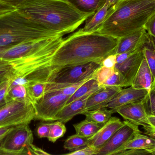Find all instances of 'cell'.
I'll use <instances>...</instances> for the list:
<instances>
[{
  "label": "cell",
  "mask_w": 155,
  "mask_h": 155,
  "mask_svg": "<svg viewBox=\"0 0 155 155\" xmlns=\"http://www.w3.org/2000/svg\"><path fill=\"white\" fill-rule=\"evenodd\" d=\"M120 38L96 31L83 32L81 28L68 37L55 52L49 62L38 71L29 75L31 83H46L61 69L90 62L101 63L107 56L115 54Z\"/></svg>",
  "instance_id": "1"
},
{
  "label": "cell",
  "mask_w": 155,
  "mask_h": 155,
  "mask_svg": "<svg viewBox=\"0 0 155 155\" xmlns=\"http://www.w3.org/2000/svg\"><path fill=\"white\" fill-rule=\"evenodd\" d=\"M16 10L34 22L64 36L94 14L81 11L70 0H28Z\"/></svg>",
  "instance_id": "2"
},
{
  "label": "cell",
  "mask_w": 155,
  "mask_h": 155,
  "mask_svg": "<svg viewBox=\"0 0 155 155\" xmlns=\"http://www.w3.org/2000/svg\"><path fill=\"white\" fill-rule=\"evenodd\" d=\"M155 14L153 0H119L109 8L104 20L95 31L122 38L144 28Z\"/></svg>",
  "instance_id": "3"
},
{
  "label": "cell",
  "mask_w": 155,
  "mask_h": 155,
  "mask_svg": "<svg viewBox=\"0 0 155 155\" xmlns=\"http://www.w3.org/2000/svg\"><path fill=\"white\" fill-rule=\"evenodd\" d=\"M64 36L34 22L17 10L0 15V47Z\"/></svg>",
  "instance_id": "4"
},
{
  "label": "cell",
  "mask_w": 155,
  "mask_h": 155,
  "mask_svg": "<svg viewBox=\"0 0 155 155\" xmlns=\"http://www.w3.org/2000/svg\"><path fill=\"white\" fill-rule=\"evenodd\" d=\"M101 66V63L90 62L64 67L51 76L45 83V93L93 78L95 72Z\"/></svg>",
  "instance_id": "5"
},
{
  "label": "cell",
  "mask_w": 155,
  "mask_h": 155,
  "mask_svg": "<svg viewBox=\"0 0 155 155\" xmlns=\"http://www.w3.org/2000/svg\"><path fill=\"white\" fill-rule=\"evenodd\" d=\"M34 105L29 102L12 100L0 109V128L29 125L35 119Z\"/></svg>",
  "instance_id": "6"
},
{
  "label": "cell",
  "mask_w": 155,
  "mask_h": 155,
  "mask_svg": "<svg viewBox=\"0 0 155 155\" xmlns=\"http://www.w3.org/2000/svg\"><path fill=\"white\" fill-rule=\"evenodd\" d=\"M33 141L28 125H21L13 127L0 142V146L11 155H28V148Z\"/></svg>",
  "instance_id": "7"
},
{
  "label": "cell",
  "mask_w": 155,
  "mask_h": 155,
  "mask_svg": "<svg viewBox=\"0 0 155 155\" xmlns=\"http://www.w3.org/2000/svg\"><path fill=\"white\" fill-rule=\"evenodd\" d=\"M70 96L58 90L45 93L34 104L35 119L45 122L54 121L56 115L65 106Z\"/></svg>",
  "instance_id": "8"
},
{
  "label": "cell",
  "mask_w": 155,
  "mask_h": 155,
  "mask_svg": "<svg viewBox=\"0 0 155 155\" xmlns=\"http://www.w3.org/2000/svg\"><path fill=\"white\" fill-rule=\"evenodd\" d=\"M140 132L138 126L126 120L124 125L115 132L99 150L97 155H115L137 133Z\"/></svg>",
  "instance_id": "9"
},
{
  "label": "cell",
  "mask_w": 155,
  "mask_h": 155,
  "mask_svg": "<svg viewBox=\"0 0 155 155\" xmlns=\"http://www.w3.org/2000/svg\"><path fill=\"white\" fill-rule=\"evenodd\" d=\"M146 102L127 104L117 108L114 112L118 113L125 120L138 126H142L147 133L152 127L147 118L148 114L145 104Z\"/></svg>",
  "instance_id": "10"
},
{
  "label": "cell",
  "mask_w": 155,
  "mask_h": 155,
  "mask_svg": "<svg viewBox=\"0 0 155 155\" xmlns=\"http://www.w3.org/2000/svg\"><path fill=\"white\" fill-rule=\"evenodd\" d=\"M149 93L145 89H136L132 86L123 89L118 93L107 105L106 107L114 111L127 104L146 101Z\"/></svg>",
  "instance_id": "11"
},
{
  "label": "cell",
  "mask_w": 155,
  "mask_h": 155,
  "mask_svg": "<svg viewBox=\"0 0 155 155\" xmlns=\"http://www.w3.org/2000/svg\"><path fill=\"white\" fill-rule=\"evenodd\" d=\"M151 38L145 28L138 30L127 36L120 38L115 54L130 52H135L143 49L149 43Z\"/></svg>",
  "instance_id": "12"
},
{
  "label": "cell",
  "mask_w": 155,
  "mask_h": 155,
  "mask_svg": "<svg viewBox=\"0 0 155 155\" xmlns=\"http://www.w3.org/2000/svg\"><path fill=\"white\" fill-rule=\"evenodd\" d=\"M124 124L117 117H111L108 122L103 125L98 131L88 138V146L99 150L110 139L113 135Z\"/></svg>",
  "instance_id": "13"
},
{
  "label": "cell",
  "mask_w": 155,
  "mask_h": 155,
  "mask_svg": "<svg viewBox=\"0 0 155 155\" xmlns=\"http://www.w3.org/2000/svg\"><path fill=\"white\" fill-rule=\"evenodd\" d=\"M122 89V87L117 86H102L87 98L83 114L87 111L106 107L108 103Z\"/></svg>",
  "instance_id": "14"
},
{
  "label": "cell",
  "mask_w": 155,
  "mask_h": 155,
  "mask_svg": "<svg viewBox=\"0 0 155 155\" xmlns=\"http://www.w3.org/2000/svg\"><path fill=\"white\" fill-rule=\"evenodd\" d=\"M144 57L143 48L131 54L122 62L116 64L115 69L123 76L129 86L132 85Z\"/></svg>",
  "instance_id": "15"
},
{
  "label": "cell",
  "mask_w": 155,
  "mask_h": 155,
  "mask_svg": "<svg viewBox=\"0 0 155 155\" xmlns=\"http://www.w3.org/2000/svg\"><path fill=\"white\" fill-rule=\"evenodd\" d=\"M46 40L25 42L10 46L3 53L1 59L9 63L21 59L41 45Z\"/></svg>",
  "instance_id": "16"
},
{
  "label": "cell",
  "mask_w": 155,
  "mask_h": 155,
  "mask_svg": "<svg viewBox=\"0 0 155 155\" xmlns=\"http://www.w3.org/2000/svg\"><path fill=\"white\" fill-rule=\"evenodd\" d=\"M91 94H88L64 106L56 115L54 121H59L65 123L77 115L83 114L87 98Z\"/></svg>",
  "instance_id": "17"
},
{
  "label": "cell",
  "mask_w": 155,
  "mask_h": 155,
  "mask_svg": "<svg viewBox=\"0 0 155 155\" xmlns=\"http://www.w3.org/2000/svg\"><path fill=\"white\" fill-rule=\"evenodd\" d=\"M153 78L146 59L144 57L131 86L136 89H145L150 93Z\"/></svg>",
  "instance_id": "18"
},
{
  "label": "cell",
  "mask_w": 155,
  "mask_h": 155,
  "mask_svg": "<svg viewBox=\"0 0 155 155\" xmlns=\"http://www.w3.org/2000/svg\"><path fill=\"white\" fill-rule=\"evenodd\" d=\"M141 133H137L121 147L115 155L120 151L129 149H143L150 152L151 155H153L155 151V139L148 136L142 134Z\"/></svg>",
  "instance_id": "19"
},
{
  "label": "cell",
  "mask_w": 155,
  "mask_h": 155,
  "mask_svg": "<svg viewBox=\"0 0 155 155\" xmlns=\"http://www.w3.org/2000/svg\"><path fill=\"white\" fill-rule=\"evenodd\" d=\"M110 7L109 2L108 0H106L104 5L96 12L91 19H88L86 21L85 25L84 27L81 28V30L84 32L95 31L104 20Z\"/></svg>",
  "instance_id": "20"
},
{
  "label": "cell",
  "mask_w": 155,
  "mask_h": 155,
  "mask_svg": "<svg viewBox=\"0 0 155 155\" xmlns=\"http://www.w3.org/2000/svg\"><path fill=\"white\" fill-rule=\"evenodd\" d=\"M102 86H103L99 83L95 79L93 78H90L81 85L78 88L76 92L70 96L65 106L81 98L82 96H84L88 94L93 93Z\"/></svg>",
  "instance_id": "21"
},
{
  "label": "cell",
  "mask_w": 155,
  "mask_h": 155,
  "mask_svg": "<svg viewBox=\"0 0 155 155\" xmlns=\"http://www.w3.org/2000/svg\"><path fill=\"white\" fill-rule=\"evenodd\" d=\"M114 113L113 110L105 107L87 111L83 115L86 120L103 125L109 121Z\"/></svg>",
  "instance_id": "22"
},
{
  "label": "cell",
  "mask_w": 155,
  "mask_h": 155,
  "mask_svg": "<svg viewBox=\"0 0 155 155\" xmlns=\"http://www.w3.org/2000/svg\"><path fill=\"white\" fill-rule=\"evenodd\" d=\"M103 125L85 119L78 123L75 124L73 126L76 134L89 138L94 136Z\"/></svg>",
  "instance_id": "23"
},
{
  "label": "cell",
  "mask_w": 155,
  "mask_h": 155,
  "mask_svg": "<svg viewBox=\"0 0 155 155\" xmlns=\"http://www.w3.org/2000/svg\"><path fill=\"white\" fill-rule=\"evenodd\" d=\"M30 102L34 104L44 95L46 89V83L35 82L25 85Z\"/></svg>",
  "instance_id": "24"
},
{
  "label": "cell",
  "mask_w": 155,
  "mask_h": 155,
  "mask_svg": "<svg viewBox=\"0 0 155 155\" xmlns=\"http://www.w3.org/2000/svg\"><path fill=\"white\" fill-rule=\"evenodd\" d=\"M83 12L95 13L102 7L106 0H70Z\"/></svg>",
  "instance_id": "25"
},
{
  "label": "cell",
  "mask_w": 155,
  "mask_h": 155,
  "mask_svg": "<svg viewBox=\"0 0 155 155\" xmlns=\"http://www.w3.org/2000/svg\"><path fill=\"white\" fill-rule=\"evenodd\" d=\"M88 146V138L77 134L69 136L64 143V147L70 152L76 151Z\"/></svg>",
  "instance_id": "26"
},
{
  "label": "cell",
  "mask_w": 155,
  "mask_h": 155,
  "mask_svg": "<svg viewBox=\"0 0 155 155\" xmlns=\"http://www.w3.org/2000/svg\"><path fill=\"white\" fill-rule=\"evenodd\" d=\"M66 126L64 123L59 121L51 123L50 132L48 136V140L51 143H54L61 138L66 132Z\"/></svg>",
  "instance_id": "27"
},
{
  "label": "cell",
  "mask_w": 155,
  "mask_h": 155,
  "mask_svg": "<svg viewBox=\"0 0 155 155\" xmlns=\"http://www.w3.org/2000/svg\"><path fill=\"white\" fill-rule=\"evenodd\" d=\"M8 97L10 101L21 100L30 102L26 86L23 85H17L10 88L8 90Z\"/></svg>",
  "instance_id": "28"
},
{
  "label": "cell",
  "mask_w": 155,
  "mask_h": 155,
  "mask_svg": "<svg viewBox=\"0 0 155 155\" xmlns=\"http://www.w3.org/2000/svg\"><path fill=\"white\" fill-rule=\"evenodd\" d=\"M103 86H117L123 87L129 86L123 76L115 69L114 72L103 83Z\"/></svg>",
  "instance_id": "29"
},
{
  "label": "cell",
  "mask_w": 155,
  "mask_h": 155,
  "mask_svg": "<svg viewBox=\"0 0 155 155\" xmlns=\"http://www.w3.org/2000/svg\"><path fill=\"white\" fill-rule=\"evenodd\" d=\"M13 77L5 78L0 82V109L11 101L8 99V92Z\"/></svg>",
  "instance_id": "30"
},
{
  "label": "cell",
  "mask_w": 155,
  "mask_h": 155,
  "mask_svg": "<svg viewBox=\"0 0 155 155\" xmlns=\"http://www.w3.org/2000/svg\"><path fill=\"white\" fill-rule=\"evenodd\" d=\"M143 52L153 78V85L155 83V49L145 45L143 48Z\"/></svg>",
  "instance_id": "31"
},
{
  "label": "cell",
  "mask_w": 155,
  "mask_h": 155,
  "mask_svg": "<svg viewBox=\"0 0 155 155\" xmlns=\"http://www.w3.org/2000/svg\"><path fill=\"white\" fill-rule=\"evenodd\" d=\"M115 68H108L105 66H100L93 75V78L95 79L100 84L103 83L114 72Z\"/></svg>",
  "instance_id": "32"
},
{
  "label": "cell",
  "mask_w": 155,
  "mask_h": 155,
  "mask_svg": "<svg viewBox=\"0 0 155 155\" xmlns=\"http://www.w3.org/2000/svg\"><path fill=\"white\" fill-rule=\"evenodd\" d=\"M14 70L11 64L6 61L0 60V82L4 79L13 77Z\"/></svg>",
  "instance_id": "33"
},
{
  "label": "cell",
  "mask_w": 155,
  "mask_h": 155,
  "mask_svg": "<svg viewBox=\"0 0 155 155\" xmlns=\"http://www.w3.org/2000/svg\"><path fill=\"white\" fill-rule=\"evenodd\" d=\"M145 104L148 114L155 116V91L153 89H151Z\"/></svg>",
  "instance_id": "34"
},
{
  "label": "cell",
  "mask_w": 155,
  "mask_h": 155,
  "mask_svg": "<svg viewBox=\"0 0 155 155\" xmlns=\"http://www.w3.org/2000/svg\"><path fill=\"white\" fill-rule=\"evenodd\" d=\"M99 150L90 146H87L76 151L66 154L68 155H97Z\"/></svg>",
  "instance_id": "35"
},
{
  "label": "cell",
  "mask_w": 155,
  "mask_h": 155,
  "mask_svg": "<svg viewBox=\"0 0 155 155\" xmlns=\"http://www.w3.org/2000/svg\"><path fill=\"white\" fill-rule=\"evenodd\" d=\"M51 123H43L38 126L36 133L40 138H47L49 136Z\"/></svg>",
  "instance_id": "36"
},
{
  "label": "cell",
  "mask_w": 155,
  "mask_h": 155,
  "mask_svg": "<svg viewBox=\"0 0 155 155\" xmlns=\"http://www.w3.org/2000/svg\"><path fill=\"white\" fill-rule=\"evenodd\" d=\"M151 40L155 41V14L147 23L144 26Z\"/></svg>",
  "instance_id": "37"
},
{
  "label": "cell",
  "mask_w": 155,
  "mask_h": 155,
  "mask_svg": "<svg viewBox=\"0 0 155 155\" xmlns=\"http://www.w3.org/2000/svg\"><path fill=\"white\" fill-rule=\"evenodd\" d=\"M87 80H84V81H82V82H80V83L73 84L68 86H65V87H63V88H61V89L57 90L61 91V92L62 93L64 94L71 96L72 95L76 92L78 88L81 85L83 84L84 82H85L86 81H87Z\"/></svg>",
  "instance_id": "38"
},
{
  "label": "cell",
  "mask_w": 155,
  "mask_h": 155,
  "mask_svg": "<svg viewBox=\"0 0 155 155\" xmlns=\"http://www.w3.org/2000/svg\"><path fill=\"white\" fill-rule=\"evenodd\" d=\"M151 155V153L143 149H129L118 152L115 155Z\"/></svg>",
  "instance_id": "39"
},
{
  "label": "cell",
  "mask_w": 155,
  "mask_h": 155,
  "mask_svg": "<svg viewBox=\"0 0 155 155\" xmlns=\"http://www.w3.org/2000/svg\"><path fill=\"white\" fill-rule=\"evenodd\" d=\"M116 54H111L107 56L102 62V66L108 68H114L116 64Z\"/></svg>",
  "instance_id": "40"
},
{
  "label": "cell",
  "mask_w": 155,
  "mask_h": 155,
  "mask_svg": "<svg viewBox=\"0 0 155 155\" xmlns=\"http://www.w3.org/2000/svg\"><path fill=\"white\" fill-rule=\"evenodd\" d=\"M28 155H48L50 154L32 144L28 148Z\"/></svg>",
  "instance_id": "41"
},
{
  "label": "cell",
  "mask_w": 155,
  "mask_h": 155,
  "mask_svg": "<svg viewBox=\"0 0 155 155\" xmlns=\"http://www.w3.org/2000/svg\"><path fill=\"white\" fill-rule=\"evenodd\" d=\"M28 0H0V2L17 9Z\"/></svg>",
  "instance_id": "42"
},
{
  "label": "cell",
  "mask_w": 155,
  "mask_h": 155,
  "mask_svg": "<svg viewBox=\"0 0 155 155\" xmlns=\"http://www.w3.org/2000/svg\"><path fill=\"white\" fill-rule=\"evenodd\" d=\"M15 10V8L0 2V15Z\"/></svg>",
  "instance_id": "43"
},
{
  "label": "cell",
  "mask_w": 155,
  "mask_h": 155,
  "mask_svg": "<svg viewBox=\"0 0 155 155\" xmlns=\"http://www.w3.org/2000/svg\"><path fill=\"white\" fill-rule=\"evenodd\" d=\"M136 52V51H135V52H127L116 54V63H120L124 62L126 59H127L131 54H132L134 53V52Z\"/></svg>",
  "instance_id": "44"
},
{
  "label": "cell",
  "mask_w": 155,
  "mask_h": 155,
  "mask_svg": "<svg viewBox=\"0 0 155 155\" xmlns=\"http://www.w3.org/2000/svg\"><path fill=\"white\" fill-rule=\"evenodd\" d=\"M13 127H3L0 128V142L4 138L5 136L13 129Z\"/></svg>",
  "instance_id": "45"
},
{
  "label": "cell",
  "mask_w": 155,
  "mask_h": 155,
  "mask_svg": "<svg viewBox=\"0 0 155 155\" xmlns=\"http://www.w3.org/2000/svg\"><path fill=\"white\" fill-rule=\"evenodd\" d=\"M147 118H148V120L149 121L150 125L153 128H155V116L148 115Z\"/></svg>",
  "instance_id": "46"
},
{
  "label": "cell",
  "mask_w": 155,
  "mask_h": 155,
  "mask_svg": "<svg viewBox=\"0 0 155 155\" xmlns=\"http://www.w3.org/2000/svg\"><path fill=\"white\" fill-rule=\"evenodd\" d=\"M146 134L148 136L153 137V138L155 139V128L152 127V128L150 129V131L147 132V133Z\"/></svg>",
  "instance_id": "47"
},
{
  "label": "cell",
  "mask_w": 155,
  "mask_h": 155,
  "mask_svg": "<svg viewBox=\"0 0 155 155\" xmlns=\"http://www.w3.org/2000/svg\"><path fill=\"white\" fill-rule=\"evenodd\" d=\"M10 46H6V47H0V60H1V56L3 53Z\"/></svg>",
  "instance_id": "48"
},
{
  "label": "cell",
  "mask_w": 155,
  "mask_h": 155,
  "mask_svg": "<svg viewBox=\"0 0 155 155\" xmlns=\"http://www.w3.org/2000/svg\"><path fill=\"white\" fill-rule=\"evenodd\" d=\"M119 0H108V2H109V4L110 5V7L112 5H114Z\"/></svg>",
  "instance_id": "49"
},
{
  "label": "cell",
  "mask_w": 155,
  "mask_h": 155,
  "mask_svg": "<svg viewBox=\"0 0 155 155\" xmlns=\"http://www.w3.org/2000/svg\"><path fill=\"white\" fill-rule=\"evenodd\" d=\"M152 89H153L155 91V83L153 85V86H152Z\"/></svg>",
  "instance_id": "50"
},
{
  "label": "cell",
  "mask_w": 155,
  "mask_h": 155,
  "mask_svg": "<svg viewBox=\"0 0 155 155\" xmlns=\"http://www.w3.org/2000/svg\"><path fill=\"white\" fill-rule=\"evenodd\" d=\"M153 155H155V151L153 153Z\"/></svg>",
  "instance_id": "51"
},
{
  "label": "cell",
  "mask_w": 155,
  "mask_h": 155,
  "mask_svg": "<svg viewBox=\"0 0 155 155\" xmlns=\"http://www.w3.org/2000/svg\"><path fill=\"white\" fill-rule=\"evenodd\" d=\"M153 1H155V0H153Z\"/></svg>",
  "instance_id": "52"
},
{
  "label": "cell",
  "mask_w": 155,
  "mask_h": 155,
  "mask_svg": "<svg viewBox=\"0 0 155 155\" xmlns=\"http://www.w3.org/2000/svg\"></svg>",
  "instance_id": "53"
}]
</instances>
